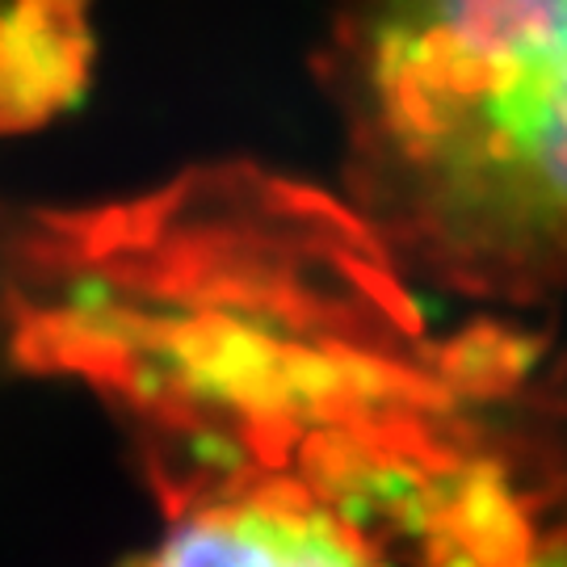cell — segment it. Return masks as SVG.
<instances>
[{"label": "cell", "mask_w": 567, "mask_h": 567, "mask_svg": "<svg viewBox=\"0 0 567 567\" xmlns=\"http://www.w3.org/2000/svg\"><path fill=\"white\" fill-rule=\"evenodd\" d=\"M131 567H450L404 534L320 501L299 484L182 496Z\"/></svg>", "instance_id": "cell-2"}, {"label": "cell", "mask_w": 567, "mask_h": 567, "mask_svg": "<svg viewBox=\"0 0 567 567\" xmlns=\"http://www.w3.org/2000/svg\"><path fill=\"white\" fill-rule=\"evenodd\" d=\"M344 122L362 203L429 274L567 290V0H365Z\"/></svg>", "instance_id": "cell-1"}, {"label": "cell", "mask_w": 567, "mask_h": 567, "mask_svg": "<svg viewBox=\"0 0 567 567\" xmlns=\"http://www.w3.org/2000/svg\"><path fill=\"white\" fill-rule=\"evenodd\" d=\"M76 0H0V126L63 102L81 72Z\"/></svg>", "instance_id": "cell-3"}]
</instances>
